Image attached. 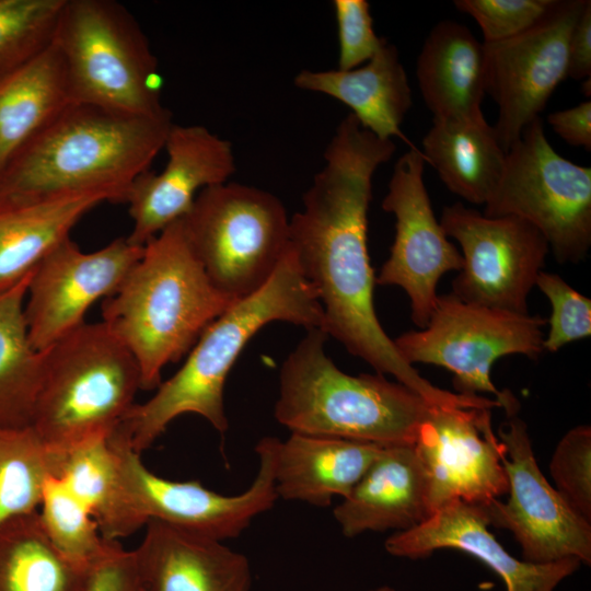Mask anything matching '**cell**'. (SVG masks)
I'll return each instance as SVG.
<instances>
[{"label": "cell", "mask_w": 591, "mask_h": 591, "mask_svg": "<svg viewBox=\"0 0 591 591\" xmlns=\"http://www.w3.org/2000/svg\"><path fill=\"white\" fill-rule=\"evenodd\" d=\"M396 147L364 129L352 114L341 119L325 152V164L289 221L299 268L323 310V327L375 372L390 374L430 405L470 408L471 396L434 386L397 351L374 309L375 276L368 252L372 177Z\"/></svg>", "instance_id": "6da1fadb"}, {"label": "cell", "mask_w": 591, "mask_h": 591, "mask_svg": "<svg viewBox=\"0 0 591 591\" xmlns=\"http://www.w3.org/2000/svg\"><path fill=\"white\" fill-rule=\"evenodd\" d=\"M273 322H288L305 329L323 327L322 306L290 246L269 281L213 321L183 366L160 383L151 398L129 409L116 433L141 454L184 414L199 415L217 431L225 432L229 421L224 386L229 372L248 340Z\"/></svg>", "instance_id": "7a4b0ae2"}, {"label": "cell", "mask_w": 591, "mask_h": 591, "mask_svg": "<svg viewBox=\"0 0 591 591\" xmlns=\"http://www.w3.org/2000/svg\"><path fill=\"white\" fill-rule=\"evenodd\" d=\"M172 126L170 111L137 116L73 103L0 171V206L94 189L115 192L124 202Z\"/></svg>", "instance_id": "3957f363"}, {"label": "cell", "mask_w": 591, "mask_h": 591, "mask_svg": "<svg viewBox=\"0 0 591 591\" xmlns=\"http://www.w3.org/2000/svg\"><path fill=\"white\" fill-rule=\"evenodd\" d=\"M235 302L207 276L182 219L150 240L113 294L102 322L136 358L141 390H154L162 370L187 356L206 328Z\"/></svg>", "instance_id": "277c9868"}, {"label": "cell", "mask_w": 591, "mask_h": 591, "mask_svg": "<svg viewBox=\"0 0 591 591\" xmlns=\"http://www.w3.org/2000/svg\"><path fill=\"white\" fill-rule=\"evenodd\" d=\"M328 335L306 329L279 373L276 420L291 432L382 447L414 444L434 407L385 375L341 371L325 352Z\"/></svg>", "instance_id": "5b68a950"}, {"label": "cell", "mask_w": 591, "mask_h": 591, "mask_svg": "<svg viewBox=\"0 0 591 591\" xmlns=\"http://www.w3.org/2000/svg\"><path fill=\"white\" fill-rule=\"evenodd\" d=\"M139 390L134 355L102 321L85 322L44 350L31 426L48 448L63 453L111 436Z\"/></svg>", "instance_id": "8992f818"}, {"label": "cell", "mask_w": 591, "mask_h": 591, "mask_svg": "<svg viewBox=\"0 0 591 591\" xmlns=\"http://www.w3.org/2000/svg\"><path fill=\"white\" fill-rule=\"evenodd\" d=\"M54 42L63 58L76 103L157 116L161 80L136 19L112 0H66Z\"/></svg>", "instance_id": "52a82bcc"}, {"label": "cell", "mask_w": 591, "mask_h": 591, "mask_svg": "<svg viewBox=\"0 0 591 591\" xmlns=\"http://www.w3.org/2000/svg\"><path fill=\"white\" fill-rule=\"evenodd\" d=\"M182 221L210 281L234 302L262 289L290 246L283 204L253 186L207 187Z\"/></svg>", "instance_id": "ba28073f"}, {"label": "cell", "mask_w": 591, "mask_h": 591, "mask_svg": "<svg viewBox=\"0 0 591 591\" xmlns=\"http://www.w3.org/2000/svg\"><path fill=\"white\" fill-rule=\"evenodd\" d=\"M483 213L530 222L558 263L577 264L591 246V167L561 157L548 142L541 117L535 118L507 151Z\"/></svg>", "instance_id": "9c48e42d"}, {"label": "cell", "mask_w": 591, "mask_h": 591, "mask_svg": "<svg viewBox=\"0 0 591 591\" xmlns=\"http://www.w3.org/2000/svg\"><path fill=\"white\" fill-rule=\"evenodd\" d=\"M547 320L461 301L453 293L438 296L425 328L393 339L409 364L426 363L448 369L457 394L489 393L507 412H517L510 392L499 391L491 381L494 363L505 356L537 358L543 350V327Z\"/></svg>", "instance_id": "30bf717a"}, {"label": "cell", "mask_w": 591, "mask_h": 591, "mask_svg": "<svg viewBox=\"0 0 591 591\" xmlns=\"http://www.w3.org/2000/svg\"><path fill=\"white\" fill-rule=\"evenodd\" d=\"M118 460L129 508L140 525L165 524L225 541L237 537L278 499L275 463L278 438L264 437L255 447L258 471L251 486L237 495H221L199 480L176 482L155 475L115 432L108 437Z\"/></svg>", "instance_id": "8fae6325"}, {"label": "cell", "mask_w": 591, "mask_h": 591, "mask_svg": "<svg viewBox=\"0 0 591 591\" xmlns=\"http://www.w3.org/2000/svg\"><path fill=\"white\" fill-rule=\"evenodd\" d=\"M440 224L462 250L451 293L466 303L529 314L528 298L549 252L543 234L521 218L488 217L461 202L443 208Z\"/></svg>", "instance_id": "7c38bea8"}, {"label": "cell", "mask_w": 591, "mask_h": 591, "mask_svg": "<svg viewBox=\"0 0 591 591\" xmlns=\"http://www.w3.org/2000/svg\"><path fill=\"white\" fill-rule=\"evenodd\" d=\"M509 498L479 506L489 525L509 530L522 560L548 564L566 558L591 563V522L579 515L541 472L526 424L508 414L498 429Z\"/></svg>", "instance_id": "4fadbf2b"}, {"label": "cell", "mask_w": 591, "mask_h": 591, "mask_svg": "<svg viewBox=\"0 0 591 591\" xmlns=\"http://www.w3.org/2000/svg\"><path fill=\"white\" fill-rule=\"evenodd\" d=\"M590 0H558L536 25L512 38L484 43L487 93L498 106L493 126L507 152L567 78L571 33Z\"/></svg>", "instance_id": "5bb4252c"}, {"label": "cell", "mask_w": 591, "mask_h": 591, "mask_svg": "<svg viewBox=\"0 0 591 591\" xmlns=\"http://www.w3.org/2000/svg\"><path fill=\"white\" fill-rule=\"evenodd\" d=\"M426 158L416 148L401 155L393 169L382 209L395 217L391 253L375 285L402 288L414 324L422 329L438 299L441 277L462 268L463 257L437 220L424 182Z\"/></svg>", "instance_id": "9a60e30c"}, {"label": "cell", "mask_w": 591, "mask_h": 591, "mask_svg": "<svg viewBox=\"0 0 591 591\" xmlns=\"http://www.w3.org/2000/svg\"><path fill=\"white\" fill-rule=\"evenodd\" d=\"M143 246L118 237L94 252H83L70 236L33 270L24 314L32 346L44 351L85 323L99 300L115 292L137 263Z\"/></svg>", "instance_id": "2e32d148"}, {"label": "cell", "mask_w": 591, "mask_h": 591, "mask_svg": "<svg viewBox=\"0 0 591 591\" xmlns=\"http://www.w3.org/2000/svg\"><path fill=\"white\" fill-rule=\"evenodd\" d=\"M490 412L433 407L420 426L414 447L427 475L430 514L453 500L484 506L508 493Z\"/></svg>", "instance_id": "e0dca14e"}, {"label": "cell", "mask_w": 591, "mask_h": 591, "mask_svg": "<svg viewBox=\"0 0 591 591\" xmlns=\"http://www.w3.org/2000/svg\"><path fill=\"white\" fill-rule=\"evenodd\" d=\"M164 149L163 171L140 174L124 198L132 220L127 240L137 246L185 217L202 189L227 183L236 170L232 144L200 125L173 124Z\"/></svg>", "instance_id": "ac0fdd59"}, {"label": "cell", "mask_w": 591, "mask_h": 591, "mask_svg": "<svg viewBox=\"0 0 591 591\" xmlns=\"http://www.w3.org/2000/svg\"><path fill=\"white\" fill-rule=\"evenodd\" d=\"M488 525L479 506L453 500L419 525L391 534L384 547L393 556L410 559L427 557L442 548L461 551L495 571L507 591H554L581 564L577 558L548 564L517 559L496 540Z\"/></svg>", "instance_id": "d6986e66"}, {"label": "cell", "mask_w": 591, "mask_h": 591, "mask_svg": "<svg viewBox=\"0 0 591 591\" xmlns=\"http://www.w3.org/2000/svg\"><path fill=\"white\" fill-rule=\"evenodd\" d=\"M144 591H250L247 557L211 537L157 520L132 551Z\"/></svg>", "instance_id": "ffe728a7"}, {"label": "cell", "mask_w": 591, "mask_h": 591, "mask_svg": "<svg viewBox=\"0 0 591 591\" xmlns=\"http://www.w3.org/2000/svg\"><path fill=\"white\" fill-rule=\"evenodd\" d=\"M333 514L347 537L406 531L422 523L430 515L428 480L414 444L382 447Z\"/></svg>", "instance_id": "44dd1931"}, {"label": "cell", "mask_w": 591, "mask_h": 591, "mask_svg": "<svg viewBox=\"0 0 591 591\" xmlns=\"http://www.w3.org/2000/svg\"><path fill=\"white\" fill-rule=\"evenodd\" d=\"M416 77L433 120L485 118L486 50L467 26L452 20L438 22L421 47Z\"/></svg>", "instance_id": "7402d4cb"}, {"label": "cell", "mask_w": 591, "mask_h": 591, "mask_svg": "<svg viewBox=\"0 0 591 591\" xmlns=\"http://www.w3.org/2000/svg\"><path fill=\"white\" fill-rule=\"evenodd\" d=\"M294 85L344 103L360 125L376 137L398 138L416 148L401 129L413 105L408 78L397 48L385 38L362 66L351 70H302L294 77Z\"/></svg>", "instance_id": "603a6c76"}, {"label": "cell", "mask_w": 591, "mask_h": 591, "mask_svg": "<svg viewBox=\"0 0 591 591\" xmlns=\"http://www.w3.org/2000/svg\"><path fill=\"white\" fill-rule=\"evenodd\" d=\"M382 445L291 432L278 441L275 490L278 498L325 508L345 498L364 475Z\"/></svg>", "instance_id": "cb8c5ba5"}, {"label": "cell", "mask_w": 591, "mask_h": 591, "mask_svg": "<svg viewBox=\"0 0 591 591\" xmlns=\"http://www.w3.org/2000/svg\"><path fill=\"white\" fill-rule=\"evenodd\" d=\"M105 201L120 202V197L94 189L7 205L0 219V292L34 270L83 216Z\"/></svg>", "instance_id": "d4e9b609"}, {"label": "cell", "mask_w": 591, "mask_h": 591, "mask_svg": "<svg viewBox=\"0 0 591 591\" xmlns=\"http://www.w3.org/2000/svg\"><path fill=\"white\" fill-rule=\"evenodd\" d=\"M73 103L68 71L54 39L37 55L0 77V171Z\"/></svg>", "instance_id": "484cf974"}, {"label": "cell", "mask_w": 591, "mask_h": 591, "mask_svg": "<svg viewBox=\"0 0 591 591\" xmlns=\"http://www.w3.org/2000/svg\"><path fill=\"white\" fill-rule=\"evenodd\" d=\"M421 152L450 192L475 205L494 194L507 153L485 118L433 120Z\"/></svg>", "instance_id": "4316f807"}, {"label": "cell", "mask_w": 591, "mask_h": 591, "mask_svg": "<svg viewBox=\"0 0 591 591\" xmlns=\"http://www.w3.org/2000/svg\"><path fill=\"white\" fill-rule=\"evenodd\" d=\"M91 572L56 549L38 511L0 526V591H85Z\"/></svg>", "instance_id": "83f0119b"}, {"label": "cell", "mask_w": 591, "mask_h": 591, "mask_svg": "<svg viewBox=\"0 0 591 591\" xmlns=\"http://www.w3.org/2000/svg\"><path fill=\"white\" fill-rule=\"evenodd\" d=\"M33 270L0 292V426H30L39 392L44 351L28 338L24 303Z\"/></svg>", "instance_id": "f1b7e54d"}, {"label": "cell", "mask_w": 591, "mask_h": 591, "mask_svg": "<svg viewBox=\"0 0 591 591\" xmlns=\"http://www.w3.org/2000/svg\"><path fill=\"white\" fill-rule=\"evenodd\" d=\"M108 437L61 453L56 477L89 509L103 537L118 542L140 525L127 502L117 455Z\"/></svg>", "instance_id": "f546056e"}, {"label": "cell", "mask_w": 591, "mask_h": 591, "mask_svg": "<svg viewBox=\"0 0 591 591\" xmlns=\"http://www.w3.org/2000/svg\"><path fill=\"white\" fill-rule=\"evenodd\" d=\"M60 457L31 425L0 426V526L38 511L47 480L58 474Z\"/></svg>", "instance_id": "4dcf8cb0"}, {"label": "cell", "mask_w": 591, "mask_h": 591, "mask_svg": "<svg viewBox=\"0 0 591 591\" xmlns=\"http://www.w3.org/2000/svg\"><path fill=\"white\" fill-rule=\"evenodd\" d=\"M38 509L51 544L80 567L93 570L120 546L103 537L89 509L59 477L47 480Z\"/></svg>", "instance_id": "1f68e13d"}, {"label": "cell", "mask_w": 591, "mask_h": 591, "mask_svg": "<svg viewBox=\"0 0 591 591\" xmlns=\"http://www.w3.org/2000/svg\"><path fill=\"white\" fill-rule=\"evenodd\" d=\"M66 0H0V77L54 39Z\"/></svg>", "instance_id": "d6a6232c"}, {"label": "cell", "mask_w": 591, "mask_h": 591, "mask_svg": "<svg viewBox=\"0 0 591 591\" xmlns=\"http://www.w3.org/2000/svg\"><path fill=\"white\" fill-rule=\"evenodd\" d=\"M549 472L564 500L591 522L590 426H576L563 436L553 453Z\"/></svg>", "instance_id": "836d02e7"}, {"label": "cell", "mask_w": 591, "mask_h": 591, "mask_svg": "<svg viewBox=\"0 0 591 591\" xmlns=\"http://www.w3.org/2000/svg\"><path fill=\"white\" fill-rule=\"evenodd\" d=\"M536 287L547 297L552 312L543 350L556 352L565 345L591 335V300L560 276L542 270Z\"/></svg>", "instance_id": "e575fe53"}, {"label": "cell", "mask_w": 591, "mask_h": 591, "mask_svg": "<svg viewBox=\"0 0 591 591\" xmlns=\"http://www.w3.org/2000/svg\"><path fill=\"white\" fill-rule=\"evenodd\" d=\"M558 0H455L454 7L472 16L484 43H497L522 34L541 22Z\"/></svg>", "instance_id": "d590c367"}, {"label": "cell", "mask_w": 591, "mask_h": 591, "mask_svg": "<svg viewBox=\"0 0 591 591\" xmlns=\"http://www.w3.org/2000/svg\"><path fill=\"white\" fill-rule=\"evenodd\" d=\"M338 31V70H351L369 61L384 38L373 28L370 4L366 0H334Z\"/></svg>", "instance_id": "8d00e7d4"}, {"label": "cell", "mask_w": 591, "mask_h": 591, "mask_svg": "<svg viewBox=\"0 0 591 591\" xmlns=\"http://www.w3.org/2000/svg\"><path fill=\"white\" fill-rule=\"evenodd\" d=\"M85 591H144L132 551L121 545L91 572Z\"/></svg>", "instance_id": "74e56055"}, {"label": "cell", "mask_w": 591, "mask_h": 591, "mask_svg": "<svg viewBox=\"0 0 591 591\" xmlns=\"http://www.w3.org/2000/svg\"><path fill=\"white\" fill-rule=\"evenodd\" d=\"M547 123L568 144L591 151V101L551 113Z\"/></svg>", "instance_id": "f35d334b"}, {"label": "cell", "mask_w": 591, "mask_h": 591, "mask_svg": "<svg viewBox=\"0 0 591 591\" xmlns=\"http://www.w3.org/2000/svg\"><path fill=\"white\" fill-rule=\"evenodd\" d=\"M567 77L575 80L591 78V1L581 13L570 36Z\"/></svg>", "instance_id": "ab89813d"}, {"label": "cell", "mask_w": 591, "mask_h": 591, "mask_svg": "<svg viewBox=\"0 0 591 591\" xmlns=\"http://www.w3.org/2000/svg\"><path fill=\"white\" fill-rule=\"evenodd\" d=\"M582 92L586 96L591 95V78L583 80L582 82Z\"/></svg>", "instance_id": "60d3db41"}, {"label": "cell", "mask_w": 591, "mask_h": 591, "mask_svg": "<svg viewBox=\"0 0 591 591\" xmlns=\"http://www.w3.org/2000/svg\"><path fill=\"white\" fill-rule=\"evenodd\" d=\"M370 591H395V590L392 589L391 587L382 586V587H379V588L370 590Z\"/></svg>", "instance_id": "b9f144b4"}, {"label": "cell", "mask_w": 591, "mask_h": 591, "mask_svg": "<svg viewBox=\"0 0 591 591\" xmlns=\"http://www.w3.org/2000/svg\"><path fill=\"white\" fill-rule=\"evenodd\" d=\"M4 210H5V207H4V206H0V219H1V217L3 216Z\"/></svg>", "instance_id": "7bdbcfd3"}]
</instances>
